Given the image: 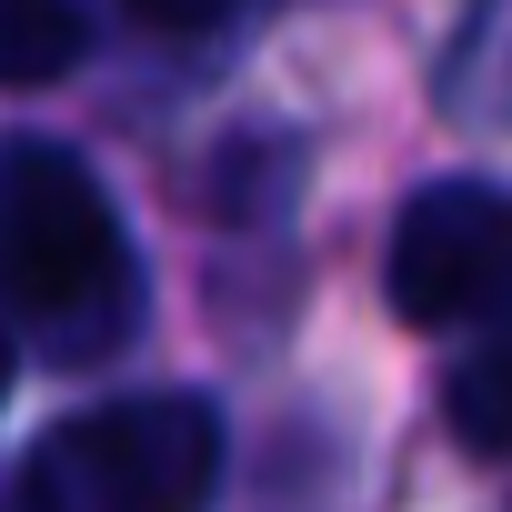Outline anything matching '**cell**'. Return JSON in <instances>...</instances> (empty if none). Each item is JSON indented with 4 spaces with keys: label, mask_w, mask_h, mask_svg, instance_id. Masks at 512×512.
I'll list each match as a JSON object with an SVG mask.
<instances>
[{
    "label": "cell",
    "mask_w": 512,
    "mask_h": 512,
    "mask_svg": "<svg viewBox=\"0 0 512 512\" xmlns=\"http://www.w3.org/2000/svg\"><path fill=\"white\" fill-rule=\"evenodd\" d=\"M211 482H221V412L191 392H131L31 442L21 512H201Z\"/></svg>",
    "instance_id": "cell-1"
},
{
    "label": "cell",
    "mask_w": 512,
    "mask_h": 512,
    "mask_svg": "<svg viewBox=\"0 0 512 512\" xmlns=\"http://www.w3.org/2000/svg\"><path fill=\"white\" fill-rule=\"evenodd\" d=\"M452 432L492 462H512V332L482 342L462 372H452Z\"/></svg>",
    "instance_id": "cell-5"
},
{
    "label": "cell",
    "mask_w": 512,
    "mask_h": 512,
    "mask_svg": "<svg viewBox=\"0 0 512 512\" xmlns=\"http://www.w3.org/2000/svg\"><path fill=\"white\" fill-rule=\"evenodd\" d=\"M382 292L412 332L472 322L512 292V191L502 181H432L412 191V211L392 221V262Z\"/></svg>",
    "instance_id": "cell-3"
},
{
    "label": "cell",
    "mask_w": 512,
    "mask_h": 512,
    "mask_svg": "<svg viewBox=\"0 0 512 512\" xmlns=\"http://www.w3.org/2000/svg\"><path fill=\"white\" fill-rule=\"evenodd\" d=\"M81 51H91L81 0H0V91H41L81 71Z\"/></svg>",
    "instance_id": "cell-4"
},
{
    "label": "cell",
    "mask_w": 512,
    "mask_h": 512,
    "mask_svg": "<svg viewBox=\"0 0 512 512\" xmlns=\"http://www.w3.org/2000/svg\"><path fill=\"white\" fill-rule=\"evenodd\" d=\"M11 372H21V362H11V332H0V402H11Z\"/></svg>",
    "instance_id": "cell-7"
},
{
    "label": "cell",
    "mask_w": 512,
    "mask_h": 512,
    "mask_svg": "<svg viewBox=\"0 0 512 512\" xmlns=\"http://www.w3.org/2000/svg\"><path fill=\"white\" fill-rule=\"evenodd\" d=\"M111 272H121V221L91 161L61 141H11L0 151V312L21 322L81 312Z\"/></svg>",
    "instance_id": "cell-2"
},
{
    "label": "cell",
    "mask_w": 512,
    "mask_h": 512,
    "mask_svg": "<svg viewBox=\"0 0 512 512\" xmlns=\"http://www.w3.org/2000/svg\"><path fill=\"white\" fill-rule=\"evenodd\" d=\"M121 11H131L141 31H211L231 0H121Z\"/></svg>",
    "instance_id": "cell-6"
}]
</instances>
